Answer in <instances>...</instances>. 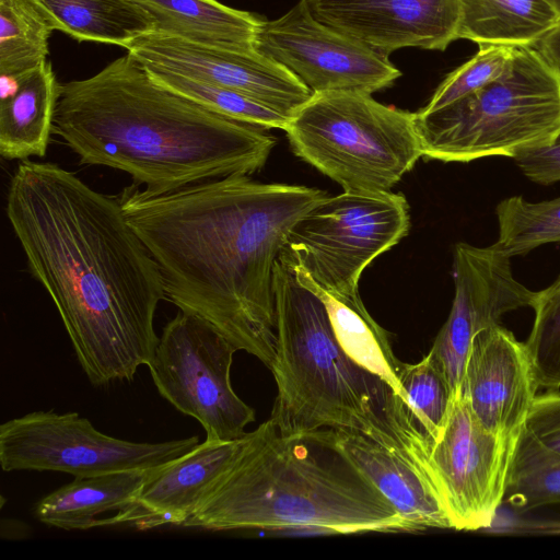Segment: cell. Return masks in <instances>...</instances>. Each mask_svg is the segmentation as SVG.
<instances>
[{
  "mask_svg": "<svg viewBox=\"0 0 560 560\" xmlns=\"http://www.w3.org/2000/svg\"><path fill=\"white\" fill-rule=\"evenodd\" d=\"M144 66L159 83L228 118L266 130H283L288 122V116L233 90Z\"/></svg>",
  "mask_w": 560,
  "mask_h": 560,
  "instance_id": "4316f807",
  "label": "cell"
},
{
  "mask_svg": "<svg viewBox=\"0 0 560 560\" xmlns=\"http://www.w3.org/2000/svg\"><path fill=\"white\" fill-rule=\"evenodd\" d=\"M457 39L534 47L560 23L546 0H459Z\"/></svg>",
  "mask_w": 560,
  "mask_h": 560,
  "instance_id": "603a6c76",
  "label": "cell"
},
{
  "mask_svg": "<svg viewBox=\"0 0 560 560\" xmlns=\"http://www.w3.org/2000/svg\"><path fill=\"white\" fill-rule=\"evenodd\" d=\"M5 212L91 384L131 381L154 357V316L166 294L118 197L58 164L24 160L10 179Z\"/></svg>",
  "mask_w": 560,
  "mask_h": 560,
  "instance_id": "6da1fadb",
  "label": "cell"
},
{
  "mask_svg": "<svg viewBox=\"0 0 560 560\" xmlns=\"http://www.w3.org/2000/svg\"><path fill=\"white\" fill-rule=\"evenodd\" d=\"M54 30L79 40L126 48L155 30L151 15L135 0H35Z\"/></svg>",
  "mask_w": 560,
  "mask_h": 560,
  "instance_id": "cb8c5ba5",
  "label": "cell"
},
{
  "mask_svg": "<svg viewBox=\"0 0 560 560\" xmlns=\"http://www.w3.org/2000/svg\"><path fill=\"white\" fill-rule=\"evenodd\" d=\"M243 436L233 441L206 439L159 467L137 497L107 521V526L122 524L140 530L164 525L183 526L230 466Z\"/></svg>",
  "mask_w": 560,
  "mask_h": 560,
  "instance_id": "e0dca14e",
  "label": "cell"
},
{
  "mask_svg": "<svg viewBox=\"0 0 560 560\" xmlns=\"http://www.w3.org/2000/svg\"><path fill=\"white\" fill-rule=\"evenodd\" d=\"M293 269L299 281L316 292L324 301L335 336L343 351L359 365L387 382L406 401L399 382L401 361L393 351L389 334L370 315L359 291L347 293L326 291L294 266Z\"/></svg>",
  "mask_w": 560,
  "mask_h": 560,
  "instance_id": "7402d4cb",
  "label": "cell"
},
{
  "mask_svg": "<svg viewBox=\"0 0 560 560\" xmlns=\"http://www.w3.org/2000/svg\"><path fill=\"white\" fill-rule=\"evenodd\" d=\"M515 52L512 46L479 45L476 55L451 72L418 113L435 112L494 82L510 69Z\"/></svg>",
  "mask_w": 560,
  "mask_h": 560,
  "instance_id": "f546056e",
  "label": "cell"
},
{
  "mask_svg": "<svg viewBox=\"0 0 560 560\" xmlns=\"http://www.w3.org/2000/svg\"><path fill=\"white\" fill-rule=\"evenodd\" d=\"M560 16V0H546Z\"/></svg>",
  "mask_w": 560,
  "mask_h": 560,
  "instance_id": "e575fe53",
  "label": "cell"
},
{
  "mask_svg": "<svg viewBox=\"0 0 560 560\" xmlns=\"http://www.w3.org/2000/svg\"><path fill=\"white\" fill-rule=\"evenodd\" d=\"M52 133L81 164L122 171L161 195L266 164L276 138L164 86L127 54L59 85Z\"/></svg>",
  "mask_w": 560,
  "mask_h": 560,
  "instance_id": "3957f363",
  "label": "cell"
},
{
  "mask_svg": "<svg viewBox=\"0 0 560 560\" xmlns=\"http://www.w3.org/2000/svg\"><path fill=\"white\" fill-rule=\"evenodd\" d=\"M125 49L143 65L233 90L288 117L314 94L290 70L255 48L213 47L152 32Z\"/></svg>",
  "mask_w": 560,
  "mask_h": 560,
  "instance_id": "5bb4252c",
  "label": "cell"
},
{
  "mask_svg": "<svg viewBox=\"0 0 560 560\" xmlns=\"http://www.w3.org/2000/svg\"><path fill=\"white\" fill-rule=\"evenodd\" d=\"M158 468L75 477L37 501L34 515L47 526L67 530L107 526Z\"/></svg>",
  "mask_w": 560,
  "mask_h": 560,
  "instance_id": "ffe728a7",
  "label": "cell"
},
{
  "mask_svg": "<svg viewBox=\"0 0 560 560\" xmlns=\"http://www.w3.org/2000/svg\"><path fill=\"white\" fill-rule=\"evenodd\" d=\"M212 532H409L394 505L337 445L331 429L281 434L270 419L184 523Z\"/></svg>",
  "mask_w": 560,
  "mask_h": 560,
  "instance_id": "277c9868",
  "label": "cell"
},
{
  "mask_svg": "<svg viewBox=\"0 0 560 560\" xmlns=\"http://www.w3.org/2000/svg\"><path fill=\"white\" fill-rule=\"evenodd\" d=\"M276 385L270 420L281 434L331 429L394 451L428 475L430 444L406 401L340 347L322 298L283 249L275 270Z\"/></svg>",
  "mask_w": 560,
  "mask_h": 560,
  "instance_id": "5b68a950",
  "label": "cell"
},
{
  "mask_svg": "<svg viewBox=\"0 0 560 560\" xmlns=\"http://www.w3.org/2000/svg\"><path fill=\"white\" fill-rule=\"evenodd\" d=\"M236 351L210 323L179 310L163 327L148 365L160 395L197 420L208 440H237L255 421L254 409L231 384Z\"/></svg>",
  "mask_w": 560,
  "mask_h": 560,
  "instance_id": "9c48e42d",
  "label": "cell"
},
{
  "mask_svg": "<svg viewBox=\"0 0 560 560\" xmlns=\"http://www.w3.org/2000/svg\"><path fill=\"white\" fill-rule=\"evenodd\" d=\"M254 48L290 70L313 93L372 94L401 75L387 56L319 22L307 0L276 20H262Z\"/></svg>",
  "mask_w": 560,
  "mask_h": 560,
  "instance_id": "7c38bea8",
  "label": "cell"
},
{
  "mask_svg": "<svg viewBox=\"0 0 560 560\" xmlns=\"http://www.w3.org/2000/svg\"><path fill=\"white\" fill-rule=\"evenodd\" d=\"M510 259L493 245H455L454 300L450 315L429 351L444 372L454 395L460 390L475 337L500 324L504 314L532 305L535 291L515 280Z\"/></svg>",
  "mask_w": 560,
  "mask_h": 560,
  "instance_id": "4fadbf2b",
  "label": "cell"
},
{
  "mask_svg": "<svg viewBox=\"0 0 560 560\" xmlns=\"http://www.w3.org/2000/svg\"><path fill=\"white\" fill-rule=\"evenodd\" d=\"M59 83L43 61L15 78H1L0 155L5 160L44 158L54 129Z\"/></svg>",
  "mask_w": 560,
  "mask_h": 560,
  "instance_id": "d6986e66",
  "label": "cell"
},
{
  "mask_svg": "<svg viewBox=\"0 0 560 560\" xmlns=\"http://www.w3.org/2000/svg\"><path fill=\"white\" fill-rule=\"evenodd\" d=\"M198 436L138 443L106 435L77 412L34 411L0 425L3 471H58L74 477L152 469L184 455Z\"/></svg>",
  "mask_w": 560,
  "mask_h": 560,
  "instance_id": "30bf717a",
  "label": "cell"
},
{
  "mask_svg": "<svg viewBox=\"0 0 560 560\" xmlns=\"http://www.w3.org/2000/svg\"><path fill=\"white\" fill-rule=\"evenodd\" d=\"M503 503L520 513L560 503V459L512 463Z\"/></svg>",
  "mask_w": 560,
  "mask_h": 560,
  "instance_id": "1f68e13d",
  "label": "cell"
},
{
  "mask_svg": "<svg viewBox=\"0 0 560 560\" xmlns=\"http://www.w3.org/2000/svg\"><path fill=\"white\" fill-rule=\"evenodd\" d=\"M538 389L526 345L511 330L498 324L475 337L459 393L486 430L520 438Z\"/></svg>",
  "mask_w": 560,
  "mask_h": 560,
  "instance_id": "2e32d148",
  "label": "cell"
},
{
  "mask_svg": "<svg viewBox=\"0 0 560 560\" xmlns=\"http://www.w3.org/2000/svg\"><path fill=\"white\" fill-rule=\"evenodd\" d=\"M283 131L296 156L343 190L388 191L423 156L416 113L362 92L314 93Z\"/></svg>",
  "mask_w": 560,
  "mask_h": 560,
  "instance_id": "52a82bcc",
  "label": "cell"
},
{
  "mask_svg": "<svg viewBox=\"0 0 560 560\" xmlns=\"http://www.w3.org/2000/svg\"><path fill=\"white\" fill-rule=\"evenodd\" d=\"M325 196L232 175L161 195L131 184L117 197L159 266L166 300L269 369L276 264L294 225Z\"/></svg>",
  "mask_w": 560,
  "mask_h": 560,
  "instance_id": "7a4b0ae2",
  "label": "cell"
},
{
  "mask_svg": "<svg viewBox=\"0 0 560 560\" xmlns=\"http://www.w3.org/2000/svg\"><path fill=\"white\" fill-rule=\"evenodd\" d=\"M520 438L486 430L457 393L439 438L431 443L429 468L447 508L453 529L491 526L504 502Z\"/></svg>",
  "mask_w": 560,
  "mask_h": 560,
  "instance_id": "8fae6325",
  "label": "cell"
},
{
  "mask_svg": "<svg viewBox=\"0 0 560 560\" xmlns=\"http://www.w3.org/2000/svg\"><path fill=\"white\" fill-rule=\"evenodd\" d=\"M409 228L402 194L343 190L325 196L294 225L284 250L320 289L353 292L364 269Z\"/></svg>",
  "mask_w": 560,
  "mask_h": 560,
  "instance_id": "ba28073f",
  "label": "cell"
},
{
  "mask_svg": "<svg viewBox=\"0 0 560 560\" xmlns=\"http://www.w3.org/2000/svg\"><path fill=\"white\" fill-rule=\"evenodd\" d=\"M513 159L522 173L535 183L560 182V132L548 143L522 150Z\"/></svg>",
  "mask_w": 560,
  "mask_h": 560,
  "instance_id": "d6a6232c",
  "label": "cell"
},
{
  "mask_svg": "<svg viewBox=\"0 0 560 560\" xmlns=\"http://www.w3.org/2000/svg\"><path fill=\"white\" fill-rule=\"evenodd\" d=\"M534 323L525 342L538 388L560 389V275L535 292Z\"/></svg>",
  "mask_w": 560,
  "mask_h": 560,
  "instance_id": "f1b7e54d",
  "label": "cell"
},
{
  "mask_svg": "<svg viewBox=\"0 0 560 560\" xmlns=\"http://www.w3.org/2000/svg\"><path fill=\"white\" fill-rule=\"evenodd\" d=\"M52 24L35 0H0V74L15 78L47 60Z\"/></svg>",
  "mask_w": 560,
  "mask_h": 560,
  "instance_id": "d4e9b609",
  "label": "cell"
},
{
  "mask_svg": "<svg viewBox=\"0 0 560 560\" xmlns=\"http://www.w3.org/2000/svg\"><path fill=\"white\" fill-rule=\"evenodd\" d=\"M153 19L154 32L228 49L254 48L261 19L217 0H135Z\"/></svg>",
  "mask_w": 560,
  "mask_h": 560,
  "instance_id": "44dd1931",
  "label": "cell"
},
{
  "mask_svg": "<svg viewBox=\"0 0 560 560\" xmlns=\"http://www.w3.org/2000/svg\"><path fill=\"white\" fill-rule=\"evenodd\" d=\"M534 48L560 74V23L544 36Z\"/></svg>",
  "mask_w": 560,
  "mask_h": 560,
  "instance_id": "836d02e7",
  "label": "cell"
},
{
  "mask_svg": "<svg viewBox=\"0 0 560 560\" xmlns=\"http://www.w3.org/2000/svg\"><path fill=\"white\" fill-rule=\"evenodd\" d=\"M331 431L337 445L394 505L409 532L453 529L445 502L428 475L361 434Z\"/></svg>",
  "mask_w": 560,
  "mask_h": 560,
  "instance_id": "ac0fdd59",
  "label": "cell"
},
{
  "mask_svg": "<svg viewBox=\"0 0 560 560\" xmlns=\"http://www.w3.org/2000/svg\"><path fill=\"white\" fill-rule=\"evenodd\" d=\"M560 459V389L537 394L512 463Z\"/></svg>",
  "mask_w": 560,
  "mask_h": 560,
  "instance_id": "4dcf8cb0",
  "label": "cell"
},
{
  "mask_svg": "<svg viewBox=\"0 0 560 560\" xmlns=\"http://www.w3.org/2000/svg\"><path fill=\"white\" fill-rule=\"evenodd\" d=\"M399 382L406 401L431 445L442 432L453 404L455 395L450 383L429 352L418 363L401 362Z\"/></svg>",
  "mask_w": 560,
  "mask_h": 560,
  "instance_id": "83f0119b",
  "label": "cell"
},
{
  "mask_svg": "<svg viewBox=\"0 0 560 560\" xmlns=\"http://www.w3.org/2000/svg\"><path fill=\"white\" fill-rule=\"evenodd\" d=\"M322 23L389 56L404 47L444 50L457 39L459 0H307Z\"/></svg>",
  "mask_w": 560,
  "mask_h": 560,
  "instance_id": "9a60e30c",
  "label": "cell"
},
{
  "mask_svg": "<svg viewBox=\"0 0 560 560\" xmlns=\"http://www.w3.org/2000/svg\"><path fill=\"white\" fill-rule=\"evenodd\" d=\"M416 118L427 159H513L560 132V74L534 47H516L501 78L441 109L417 112Z\"/></svg>",
  "mask_w": 560,
  "mask_h": 560,
  "instance_id": "8992f818",
  "label": "cell"
},
{
  "mask_svg": "<svg viewBox=\"0 0 560 560\" xmlns=\"http://www.w3.org/2000/svg\"><path fill=\"white\" fill-rule=\"evenodd\" d=\"M499 237L493 244L509 257L540 245L560 243V197L529 202L521 196L503 199L495 209Z\"/></svg>",
  "mask_w": 560,
  "mask_h": 560,
  "instance_id": "484cf974",
  "label": "cell"
}]
</instances>
